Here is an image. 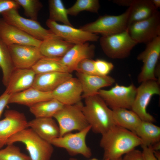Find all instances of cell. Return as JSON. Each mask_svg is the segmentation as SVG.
<instances>
[{
	"mask_svg": "<svg viewBox=\"0 0 160 160\" xmlns=\"http://www.w3.org/2000/svg\"><path fill=\"white\" fill-rule=\"evenodd\" d=\"M142 144L134 132L115 125L102 135L100 145L103 150V159H116Z\"/></svg>",
	"mask_w": 160,
	"mask_h": 160,
	"instance_id": "1",
	"label": "cell"
},
{
	"mask_svg": "<svg viewBox=\"0 0 160 160\" xmlns=\"http://www.w3.org/2000/svg\"><path fill=\"white\" fill-rule=\"evenodd\" d=\"M84 99L82 111L94 133L102 135L116 125L112 110L98 94Z\"/></svg>",
	"mask_w": 160,
	"mask_h": 160,
	"instance_id": "2",
	"label": "cell"
},
{
	"mask_svg": "<svg viewBox=\"0 0 160 160\" xmlns=\"http://www.w3.org/2000/svg\"><path fill=\"white\" fill-rule=\"evenodd\" d=\"M17 142L26 146L31 160H50L54 151L53 145L28 128L14 135L8 140L6 145Z\"/></svg>",
	"mask_w": 160,
	"mask_h": 160,
	"instance_id": "3",
	"label": "cell"
},
{
	"mask_svg": "<svg viewBox=\"0 0 160 160\" xmlns=\"http://www.w3.org/2000/svg\"><path fill=\"white\" fill-rule=\"evenodd\" d=\"M130 7L122 14L100 16L95 21L87 24L79 28L91 33L106 36L121 32L128 28Z\"/></svg>",
	"mask_w": 160,
	"mask_h": 160,
	"instance_id": "4",
	"label": "cell"
},
{
	"mask_svg": "<svg viewBox=\"0 0 160 160\" xmlns=\"http://www.w3.org/2000/svg\"><path fill=\"white\" fill-rule=\"evenodd\" d=\"M80 102L72 105H64L54 116L60 130V137L72 131H81L89 126L82 111Z\"/></svg>",
	"mask_w": 160,
	"mask_h": 160,
	"instance_id": "5",
	"label": "cell"
},
{
	"mask_svg": "<svg viewBox=\"0 0 160 160\" xmlns=\"http://www.w3.org/2000/svg\"><path fill=\"white\" fill-rule=\"evenodd\" d=\"M99 40L105 54L113 59H122L127 57L137 44L131 37L127 29L120 33L102 36Z\"/></svg>",
	"mask_w": 160,
	"mask_h": 160,
	"instance_id": "6",
	"label": "cell"
},
{
	"mask_svg": "<svg viewBox=\"0 0 160 160\" xmlns=\"http://www.w3.org/2000/svg\"><path fill=\"white\" fill-rule=\"evenodd\" d=\"M1 14L2 18L7 23L15 26L37 40L42 41L57 36L50 29L43 27L37 21L22 16L17 9L8 10Z\"/></svg>",
	"mask_w": 160,
	"mask_h": 160,
	"instance_id": "7",
	"label": "cell"
},
{
	"mask_svg": "<svg viewBox=\"0 0 160 160\" xmlns=\"http://www.w3.org/2000/svg\"><path fill=\"white\" fill-rule=\"evenodd\" d=\"M137 91L132 84L127 86L117 84L109 90L100 89L98 95L111 109L117 108L131 109Z\"/></svg>",
	"mask_w": 160,
	"mask_h": 160,
	"instance_id": "8",
	"label": "cell"
},
{
	"mask_svg": "<svg viewBox=\"0 0 160 160\" xmlns=\"http://www.w3.org/2000/svg\"><path fill=\"white\" fill-rule=\"evenodd\" d=\"M91 130L89 125L77 132H69L55 138L50 143L53 145L65 149L71 156L79 154L89 158L91 156L92 153L90 148L87 145L86 139Z\"/></svg>",
	"mask_w": 160,
	"mask_h": 160,
	"instance_id": "9",
	"label": "cell"
},
{
	"mask_svg": "<svg viewBox=\"0 0 160 160\" xmlns=\"http://www.w3.org/2000/svg\"><path fill=\"white\" fill-rule=\"evenodd\" d=\"M160 84L157 81L149 80L141 83L137 88L135 97L131 108L142 121L154 122V117L148 113L146 109L152 96L160 95Z\"/></svg>",
	"mask_w": 160,
	"mask_h": 160,
	"instance_id": "10",
	"label": "cell"
},
{
	"mask_svg": "<svg viewBox=\"0 0 160 160\" xmlns=\"http://www.w3.org/2000/svg\"><path fill=\"white\" fill-rule=\"evenodd\" d=\"M127 30L132 39L137 44H147L160 36V14L158 11L151 17L129 25Z\"/></svg>",
	"mask_w": 160,
	"mask_h": 160,
	"instance_id": "11",
	"label": "cell"
},
{
	"mask_svg": "<svg viewBox=\"0 0 160 160\" xmlns=\"http://www.w3.org/2000/svg\"><path fill=\"white\" fill-rule=\"evenodd\" d=\"M146 45L145 50L137 57L138 60L143 63L137 77L139 83L149 80L157 81L154 72L160 55V36L155 38Z\"/></svg>",
	"mask_w": 160,
	"mask_h": 160,
	"instance_id": "12",
	"label": "cell"
},
{
	"mask_svg": "<svg viewBox=\"0 0 160 160\" xmlns=\"http://www.w3.org/2000/svg\"><path fill=\"white\" fill-rule=\"evenodd\" d=\"M47 25L55 35L74 44H83L88 41H97L99 36L97 34L84 31L65 24L47 19Z\"/></svg>",
	"mask_w": 160,
	"mask_h": 160,
	"instance_id": "13",
	"label": "cell"
},
{
	"mask_svg": "<svg viewBox=\"0 0 160 160\" xmlns=\"http://www.w3.org/2000/svg\"><path fill=\"white\" fill-rule=\"evenodd\" d=\"M5 118L0 121V148L8 140L17 132L28 128L25 115L14 110H8L4 113Z\"/></svg>",
	"mask_w": 160,
	"mask_h": 160,
	"instance_id": "14",
	"label": "cell"
},
{
	"mask_svg": "<svg viewBox=\"0 0 160 160\" xmlns=\"http://www.w3.org/2000/svg\"><path fill=\"white\" fill-rule=\"evenodd\" d=\"M15 68L29 69L44 57L38 47L33 46L11 44L8 46Z\"/></svg>",
	"mask_w": 160,
	"mask_h": 160,
	"instance_id": "15",
	"label": "cell"
},
{
	"mask_svg": "<svg viewBox=\"0 0 160 160\" xmlns=\"http://www.w3.org/2000/svg\"><path fill=\"white\" fill-rule=\"evenodd\" d=\"M82 93L80 81L77 78L73 77L52 92L53 98L64 105H74L81 102Z\"/></svg>",
	"mask_w": 160,
	"mask_h": 160,
	"instance_id": "16",
	"label": "cell"
},
{
	"mask_svg": "<svg viewBox=\"0 0 160 160\" xmlns=\"http://www.w3.org/2000/svg\"><path fill=\"white\" fill-rule=\"evenodd\" d=\"M0 39L7 45L21 44L39 47L42 41L37 40L0 18Z\"/></svg>",
	"mask_w": 160,
	"mask_h": 160,
	"instance_id": "17",
	"label": "cell"
},
{
	"mask_svg": "<svg viewBox=\"0 0 160 160\" xmlns=\"http://www.w3.org/2000/svg\"><path fill=\"white\" fill-rule=\"evenodd\" d=\"M76 75L82 86V97L84 98L97 95L102 88L110 86L115 81L113 78L108 75L101 76L79 72H76Z\"/></svg>",
	"mask_w": 160,
	"mask_h": 160,
	"instance_id": "18",
	"label": "cell"
},
{
	"mask_svg": "<svg viewBox=\"0 0 160 160\" xmlns=\"http://www.w3.org/2000/svg\"><path fill=\"white\" fill-rule=\"evenodd\" d=\"M95 47L87 42L75 44L60 58L62 63L71 73L75 69L78 64L86 58L92 59L95 55Z\"/></svg>",
	"mask_w": 160,
	"mask_h": 160,
	"instance_id": "19",
	"label": "cell"
},
{
	"mask_svg": "<svg viewBox=\"0 0 160 160\" xmlns=\"http://www.w3.org/2000/svg\"><path fill=\"white\" fill-rule=\"evenodd\" d=\"M36 75L31 68H15L11 75L5 92L11 95L31 87Z\"/></svg>",
	"mask_w": 160,
	"mask_h": 160,
	"instance_id": "20",
	"label": "cell"
},
{
	"mask_svg": "<svg viewBox=\"0 0 160 160\" xmlns=\"http://www.w3.org/2000/svg\"><path fill=\"white\" fill-rule=\"evenodd\" d=\"M71 73L51 72L36 74L32 87L44 92H52L72 77Z\"/></svg>",
	"mask_w": 160,
	"mask_h": 160,
	"instance_id": "21",
	"label": "cell"
},
{
	"mask_svg": "<svg viewBox=\"0 0 160 160\" xmlns=\"http://www.w3.org/2000/svg\"><path fill=\"white\" fill-rule=\"evenodd\" d=\"M28 126L41 137L49 143L60 137L59 126L53 118H36L28 121Z\"/></svg>",
	"mask_w": 160,
	"mask_h": 160,
	"instance_id": "22",
	"label": "cell"
},
{
	"mask_svg": "<svg viewBox=\"0 0 160 160\" xmlns=\"http://www.w3.org/2000/svg\"><path fill=\"white\" fill-rule=\"evenodd\" d=\"M75 44L57 36L42 41L39 48L44 57L61 58Z\"/></svg>",
	"mask_w": 160,
	"mask_h": 160,
	"instance_id": "23",
	"label": "cell"
},
{
	"mask_svg": "<svg viewBox=\"0 0 160 160\" xmlns=\"http://www.w3.org/2000/svg\"><path fill=\"white\" fill-rule=\"evenodd\" d=\"M52 98V92H44L31 87L11 95L9 103H17L30 107L38 103Z\"/></svg>",
	"mask_w": 160,
	"mask_h": 160,
	"instance_id": "24",
	"label": "cell"
},
{
	"mask_svg": "<svg viewBox=\"0 0 160 160\" xmlns=\"http://www.w3.org/2000/svg\"><path fill=\"white\" fill-rule=\"evenodd\" d=\"M128 26L134 23L148 19L158 11L151 0H133L130 7Z\"/></svg>",
	"mask_w": 160,
	"mask_h": 160,
	"instance_id": "25",
	"label": "cell"
},
{
	"mask_svg": "<svg viewBox=\"0 0 160 160\" xmlns=\"http://www.w3.org/2000/svg\"><path fill=\"white\" fill-rule=\"evenodd\" d=\"M116 125L135 132L142 120L132 110L124 108L112 109Z\"/></svg>",
	"mask_w": 160,
	"mask_h": 160,
	"instance_id": "26",
	"label": "cell"
},
{
	"mask_svg": "<svg viewBox=\"0 0 160 160\" xmlns=\"http://www.w3.org/2000/svg\"><path fill=\"white\" fill-rule=\"evenodd\" d=\"M135 133L142 140V145L150 146L160 142V127L152 122L142 121Z\"/></svg>",
	"mask_w": 160,
	"mask_h": 160,
	"instance_id": "27",
	"label": "cell"
},
{
	"mask_svg": "<svg viewBox=\"0 0 160 160\" xmlns=\"http://www.w3.org/2000/svg\"><path fill=\"white\" fill-rule=\"evenodd\" d=\"M64 105L57 100H51L38 103L29 107L36 118H53Z\"/></svg>",
	"mask_w": 160,
	"mask_h": 160,
	"instance_id": "28",
	"label": "cell"
},
{
	"mask_svg": "<svg viewBox=\"0 0 160 160\" xmlns=\"http://www.w3.org/2000/svg\"><path fill=\"white\" fill-rule=\"evenodd\" d=\"M31 69L36 74L55 72L70 73L61 62L60 58L43 57L38 60Z\"/></svg>",
	"mask_w": 160,
	"mask_h": 160,
	"instance_id": "29",
	"label": "cell"
},
{
	"mask_svg": "<svg viewBox=\"0 0 160 160\" xmlns=\"http://www.w3.org/2000/svg\"><path fill=\"white\" fill-rule=\"evenodd\" d=\"M0 67L3 73L2 82L6 87L11 75L15 68L8 45L0 39Z\"/></svg>",
	"mask_w": 160,
	"mask_h": 160,
	"instance_id": "30",
	"label": "cell"
},
{
	"mask_svg": "<svg viewBox=\"0 0 160 160\" xmlns=\"http://www.w3.org/2000/svg\"><path fill=\"white\" fill-rule=\"evenodd\" d=\"M48 2L49 12L48 19L73 26L68 18L67 9L65 7L62 0H49Z\"/></svg>",
	"mask_w": 160,
	"mask_h": 160,
	"instance_id": "31",
	"label": "cell"
},
{
	"mask_svg": "<svg viewBox=\"0 0 160 160\" xmlns=\"http://www.w3.org/2000/svg\"><path fill=\"white\" fill-rule=\"evenodd\" d=\"M98 0H77L74 4L67 9L68 15L76 16L80 12L87 11L98 13L100 8Z\"/></svg>",
	"mask_w": 160,
	"mask_h": 160,
	"instance_id": "32",
	"label": "cell"
},
{
	"mask_svg": "<svg viewBox=\"0 0 160 160\" xmlns=\"http://www.w3.org/2000/svg\"><path fill=\"white\" fill-rule=\"evenodd\" d=\"M24 10V14L27 17L33 20L37 21L39 12L43 5L39 0H15Z\"/></svg>",
	"mask_w": 160,
	"mask_h": 160,
	"instance_id": "33",
	"label": "cell"
},
{
	"mask_svg": "<svg viewBox=\"0 0 160 160\" xmlns=\"http://www.w3.org/2000/svg\"><path fill=\"white\" fill-rule=\"evenodd\" d=\"M7 145L0 150V160H31L29 156L21 152L18 146L13 144Z\"/></svg>",
	"mask_w": 160,
	"mask_h": 160,
	"instance_id": "34",
	"label": "cell"
},
{
	"mask_svg": "<svg viewBox=\"0 0 160 160\" xmlns=\"http://www.w3.org/2000/svg\"><path fill=\"white\" fill-rule=\"evenodd\" d=\"M95 60L90 58H86L81 61L76 66L75 71L83 73L98 75L95 66Z\"/></svg>",
	"mask_w": 160,
	"mask_h": 160,
	"instance_id": "35",
	"label": "cell"
},
{
	"mask_svg": "<svg viewBox=\"0 0 160 160\" xmlns=\"http://www.w3.org/2000/svg\"><path fill=\"white\" fill-rule=\"evenodd\" d=\"M94 63L96 71L100 76H108L114 67L112 63L102 59H97L95 60Z\"/></svg>",
	"mask_w": 160,
	"mask_h": 160,
	"instance_id": "36",
	"label": "cell"
},
{
	"mask_svg": "<svg viewBox=\"0 0 160 160\" xmlns=\"http://www.w3.org/2000/svg\"><path fill=\"white\" fill-rule=\"evenodd\" d=\"M20 7L15 0H0V14L10 9H18Z\"/></svg>",
	"mask_w": 160,
	"mask_h": 160,
	"instance_id": "37",
	"label": "cell"
},
{
	"mask_svg": "<svg viewBox=\"0 0 160 160\" xmlns=\"http://www.w3.org/2000/svg\"><path fill=\"white\" fill-rule=\"evenodd\" d=\"M122 160H144L142 151L135 149L125 154Z\"/></svg>",
	"mask_w": 160,
	"mask_h": 160,
	"instance_id": "38",
	"label": "cell"
},
{
	"mask_svg": "<svg viewBox=\"0 0 160 160\" xmlns=\"http://www.w3.org/2000/svg\"><path fill=\"white\" fill-rule=\"evenodd\" d=\"M142 153L144 160H158L155 157L153 151L149 146L142 145Z\"/></svg>",
	"mask_w": 160,
	"mask_h": 160,
	"instance_id": "39",
	"label": "cell"
},
{
	"mask_svg": "<svg viewBox=\"0 0 160 160\" xmlns=\"http://www.w3.org/2000/svg\"><path fill=\"white\" fill-rule=\"evenodd\" d=\"M10 95L4 92L0 96V117L6 105L9 103Z\"/></svg>",
	"mask_w": 160,
	"mask_h": 160,
	"instance_id": "40",
	"label": "cell"
},
{
	"mask_svg": "<svg viewBox=\"0 0 160 160\" xmlns=\"http://www.w3.org/2000/svg\"><path fill=\"white\" fill-rule=\"evenodd\" d=\"M133 0H115L113 2L119 5L128 7H129L131 5Z\"/></svg>",
	"mask_w": 160,
	"mask_h": 160,
	"instance_id": "41",
	"label": "cell"
},
{
	"mask_svg": "<svg viewBox=\"0 0 160 160\" xmlns=\"http://www.w3.org/2000/svg\"><path fill=\"white\" fill-rule=\"evenodd\" d=\"M154 75L157 80V81L160 84V65L157 63L154 70Z\"/></svg>",
	"mask_w": 160,
	"mask_h": 160,
	"instance_id": "42",
	"label": "cell"
},
{
	"mask_svg": "<svg viewBox=\"0 0 160 160\" xmlns=\"http://www.w3.org/2000/svg\"><path fill=\"white\" fill-rule=\"evenodd\" d=\"M153 151H159L160 149V142L150 146Z\"/></svg>",
	"mask_w": 160,
	"mask_h": 160,
	"instance_id": "43",
	"label": "cell"
},
{
	"mask_svg": "<svg viewBox=\"0 0 160 160\" xmlns=\"http://www.w3.org/2000/svg\"><path fill=\"white\" fill-rule=\"evenodd\" d=\"M151 1L153 4L157 9L160 7V0H151Z\"/></svg>",
	"mask_w": 160,
	"mask_h": 160,
	"instance_id": "44",
	"label": "cell"
},
{
	"mask_svg": "<svg viewBox=\"0 0 160 160\" xmlns=\"http://www.w3.org/2000/svg\"><path fill=\"white\" fill-rule=\"evenodd\" d=\"M155 157L158 160H160V153L159 151H153Z\"/></svg>",
	"mask_w": 160,
	"mask_h": 160,
	"instance_id": "45",
	"label": "cell"
},
{
	"mask_svg": "<svg viewBox=\"0 0 160 160\" xmlns=\"http://www.w3.org/2000/svg\"><path fill=\"white\" fill-rule=\"evenodd\" d=\"M69 160H79L76 158L71 157L69 158ZM88 160H108V159H102L100 160V159H99L96 158H94L91 159H89Z\"/></svg>",
	"mask_w": 160,
	"mask_h": 160,
	"instance_id": "46",
	"label": "cell"
},
{
	"mask_svg": "<svg viewBox=\"0 0 160 160\" xmlns=\"http://www.w3.org/2000/svg\"><path fill=\"white\" fill-rule=\"evenodd\" d=\"M122 157H121L116 159H109L108 160H122Z\"/></svg>",
	"mask_w": 160,
	"mask_h": 160,
	"instance_id": "47",
	"label": "cell"
}]
</instances>
